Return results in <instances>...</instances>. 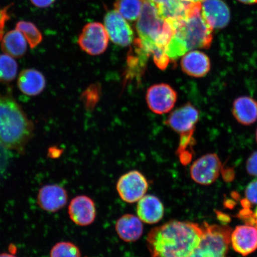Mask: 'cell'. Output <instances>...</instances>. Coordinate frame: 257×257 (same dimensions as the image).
Listing matches in <instances>:
<instances>
[{
    "instance_id": "5b68a950",
    "label": "cell",
    "mask_w": 257,
    "mask_h": 257,
    "mask_svg": "<svg viewBox=\"0 0 257 257\" xmlns=\"http://www.w3.org/2000/svg\"><path fill=\"white\" fill-rule=\"evenodd\" d=\"M199 245L188 257H229L232 229L227 226L204 223Z\"/></svg>"
},
{
    "instance_id": "f1b7e54d",
    "label": "cell",
    "mask_w": 257,
    "mask_h": 257,
    "mask_svg": "<svg viewBox=\"0 0 257 257\" xmlns=\"http://www.w3.org/2000/svg\"><path fill=\"white\" fill-rule=\"evenodd\" d=\"M6 149V148H5L1 143H0V160H1L5 159V153Z\"/></svg>"
},
{
    "instance_id": "44dd1931",
    "label": "cell",
    "mask_w": 257,
    "mask_h": 257,
    "mask_svg": "<svg viewBox=\"0 0 257 257\" xmlns=\"http://www.w3.org/2000/svg\"><path fill=\"white\" fill-rule=\"evenodd\" d=\"M2 49L7 55L19 59L27 53V41L23 34L16 29L5 35L2 40Z\"/></svg>"
},
{
    "instance_id": "d4e9b609",
    "label": "cell",
    "mask_w": 257,
    "mask_h": 257,
    "mask_svg": "<svg viewBox=\"0 0 257 257\" xmlns=\"http://www.w3.org/2000/svg\"><path fill=\"white\" fill-rule=\"evenodd\" d=\"M50 257H81L78 247L69 242L56 244L50 251Z\"/></svg>"
},
{
    "instance_id": "836d02e7",
    "label": "cell",
    "mask_w": 257,
    "mask_h": 257,
    "mask_svg": "<svg viewBox=\"0 0 257 257\" xmlns=\"http://www.w3.org/2000/svg\"><path fill=\"white\" fill-rule=\"evenodd\" d=\"M255 138H256V143H257V128H256V133H255Z\"/></svg>"
},
{
    "instance_id": "83f0119b",
    "label": "cell",
    "mask_w": 257,
    "mask_h": 257,
    "mask_svg": "<svg viewBox=\"0 0 257 257\" xmlns=\"http://www.w3.org/2000/svg\"><path fill=\"white\" fill-rule=\"evenodd\" d=\"M32 4L40 8H46L52 5L56 0H30Z\"/></svg>"
},
{
    "instance_id": "7c38bea8",
    "label": "cell",
    "mask_w": 257,
    "mask_h": 257,
    "mask_svg": "<svg viewBox=\"0 0 257 257\" xmlns=\"http://www.w3.org/2000/svg\"><path fill=\"white\" fill-rule=\"evenodd\" d=\"M202 17L212 29H222L229 24L230 13L222 0H205L201 5Z\"/></svg>"
},
{
    "instance_id": "4316f807",
    "label": "cell",
    "mask_w": 257,
    "mask_h": 257,
    "mask_svg": "<svg viewBox=\"0 0 257 257\" xmlns=\"http://www.w3.org/2000/svg\"><path fill=\"white\" fill-rule=\"evenodd\" d=\"M246 167L249 175L257 177V152H253L249 156Z\"/></svg>"
},
{
    "instance_id": "30bf717a",
    "label": "cell",
    "mask_w": 257,
    "mask_h": 257,
    "mask_svg": "<svg viewBox=\"0 0 257 257\" xmlns=\"http://www.w3.org/2000/svg\"><path fill=\"white\" fill-rule=\"evenodd\" d=\"M178 94L172 86L166 83H160L151 86L148 89L146 100L151 110L157 114L167 113L176 104Z\"/></svg>"
},
{
    "instance_id": "4dcf8cb0",
    "label": "cell",
    "mask_w": 257,
    "mask_h": 257,
    "mask_svg": "<svg viewBox=\"0 0 257 257\" xmlns=\"http://www.w3.org/2000/svg\"><path fill=\"white\" fill-rule=\"evenodd\" d=\"M253 223L256 224V227L257 228V208L256 209L255 212L253 216H252Z\"/></svg>"
},
{
    "instance_id": "8fae6325",
    "label": "cell",
    "mask_w": 257,
    "mask_h": 257,
    "mask_svg": "<svg viewBox=\"0 0 257 257\" xmlns=\"http://www.w3.org/2000/svg\"><path fill=\"white\" fill-rule=\"evenodd\" d=\"M104 26L112 43L126 47L134 41V32L124 18L115 10L108 12L104 18Z\"/></svg>"
},
{
    "instance_id": "4fadbf2b",
    "label": "cell",
    "mask_w": 257,
    "mask_h": 257,
    "mask_svg": "<svg viewBox=\"0 0 257 257\" xmlns=\"http://www.w3.org/2000/svg\"><path fill=\"white\" fill-rule=\"evenodd\" d=\"M68 195L66 189L59 185L43 186L38 192V204L44 211L55 213L67 204Z\"/></svg>"
},
{
    "instance_id": "ac0fdd59",
    "label": "cell",
    "mask_w": 257,
    "mask_h": 257,
    "mask_svg": "<svg viewBox=\"0 0 257 257\" xmlns=\"http://www.w3.org/2000/svg\"><path fill=\"white\" fill-rule=\"evenodd\" d=\"M18 86L24 94L37 96L46 88V80L43 74L36 69H25L19 74Z\"/></svg>"
},
{
    "instance_id": "cb8c5ba5",
    "label": "cell",
    "mask_w": 257,
    "mask_h": 257,
    "mask_svg": "<svg viewBox=\"0 0 257 257\" xmlns=\"http://www.w3.org/2000/svg\"><path fill=\"white\" fill-rule=\"evenodd\" d=\"M18 66L14 58L7 54L0 55V83H8L17 75Z\"/></svg>"
},
{
    "instance_id": "3957f363",
    "label": "cell",
    "mask_w": 257,
    "mask_h": 257,
    "mask_svg": "<svg viewBox=\"0 0 257 257\" xmlns=\"http://www.w3.org/2000/svg\"><path fill=\"white\" fill-rule=\"evenodd\" d=\"M34 124L11 94H0V143L19 153L34 136Z\"/></svg>"
},
{
    "instance_id": "7402d4cb",
    "label": "cell",
    "mask_w": 257,
    "mask_h": 257,
    "mask_svg": "<svg viewBox=\"0 0 257 257\" xmlns=\"http://www.w3.org/2000/svg\"><path fill=\"white\" fill-rule=\"evenodd\" d=\"M143 4L142 0H116L114 6L115 11L124 19L133 22L139 18Z\"/></svg>"
},
{
    "instance_id": "d6986e66",
    "label": "cell",
    "mask_w": 257,
    "mask_h": 257,
    "mask_svg": "<svg viewBox=\"0 0 257 257\" xmlns=\"http://www.w3.org/2000/svg\"><path fill=\"white\" fill-rule=\"evenodd\" d=\"M115 230L121 240L133 242L143 235L144 226L142 221L135 215L127 214L122 216L115 223Z\"/></svg>"
},
{
    "instance_id": "1f68e13d",
    "label": "cell",
    "mask_w": 257,
    "mask_h": 257,
    "mask_svg": "<svg viewBox=\"0 0 257 257\" xmlns=\"http://www.w3.org/2000/svg\"><path fill=\"white\" fill-rule=\"evenodd\" d=\"M0 257H16L14 255L11 254V253H0Z\"/></svg>"
},
{
    "instance_id": "f546056e",
    "label": "cell",
    "mask_w": 257,
    "mask_h": 257,
    "mask_svg": "<svg viewBox=\"0 0 257 257\" xmlns=\"http://www.w3.org/2000/svg\"><path fill=\"white\" fill-rule=\"evenodd\" d=\"M238 1L246 5H253L257 3V0H238Z\"/></svg>"
},
{
    "instance_id": "7a4b0ae2",
    "label": "cell",
    "mask_w": 257,
    "mask_h": 257,
    "mask_svg": "<svg viewBox=\"0 0 257 257\" xmlns=\"http://www.w3.org/2000/svg\"><path fill=\"white\" fill-rule=\"evenodd\" d=\"M201 5L197 3L187 17L173 26L174 34L166 48L170 60L178 59L196 48L210 47L213 29L202 17Z\"/></svg>"
},
{
    "instance_id": "9a60e30c",
    "label": "cell",
    "mask_w": 257,
    "mask_h": 257,
    "mask_svg": "<svg viewBox=\"0 0 257 257\" xmlns=\"http://www.w3.org/2000/svg\"><path fill=\"white\" fill-rule=\"evenodd\" d=\"M230 243L240 255H249L257 249V228L251 225L237 226L231 233Z\"/></svg>"
},
{
    "instance_id": "e0dca14e",
    "label": "cell",
    "mask_w": 257,
    "mask_h": 257,
    "mask_svg": "<svg viewBox=\"0 0 257 257\" xmlns=\"http://www.w3.org/2000/svg\"><path fill=\"white\" fill-rule=\"evenodd\" d=\"M138 217L147 224H156L162 219L165 208L160 199L156 196L147 195L138 201L137 206Z\"/></svg>"
},
{
    "instance_id": "5bb4252c",
    "label": "cell",
    "mask_w": 257,
    "mask_h": 257,
    "mask_svg": "<svg viewBox=\"0 0 257 257\" xmlns=\"http://www.w3.org/2000/svg\"><path fill=\"white\" fill-rule=\"evenodd\" d=\"M70 219L80 226H86L94 222L96 217L94 202L85 195L74 198L69 206Z\"/></svg>"
},
{
    "instance_id": "8992f818",
    "label": "cell",
    "mask_w": 257,
    "mask_h": 257,
    "mask_svg": "<svg viewBox=\"0 0 257 257\" xmlns=\"http://www.w3.org/2000/svg\"><path fill=\"white\" fill-rule=\"evenodd\" d=\"M200 118V112L190 102L173 111L167 124L181 136L179 149H187L191 146L192 136Z\"/></svg>"
},
{
    "instance_id": "9c48e42d",
    "label": "cell",
    "mask_w": 257,
    "mask_h": 257,
    "mask_svg": "<svg viewBox=\"0 0 257 257\" xmlns=\"http://www.w3.org/2000/svg\"><path fill=\"white\" fill-rule=\"evenodd\" d=\"M222 168L219 157L215 153L205 154L192 164L190 173L193 181L209 185L216 181Z\"/></svg>"
},
{
    "instance_id": "2e32d148",
    "label": "cell",
    "mask_w": 257,
    "mask_h": 257,
    "mask_svg": "<svg viewBox=\"0 0 257 257\" xmlns=\"http://www.w3.org/2000/svg\"><path fill=\"white\" fill-rule=\"evenodd\" d=\"M182 71L194 78L206 76L211 69V62L206 54L198 50L189 51L182 57Z\"/></svg>"
},
{
    "instance_id": "d6a6232c",
    "label": "cell",
    "mask_w": 257,
    "mask_h": 257,
    "mask_svg": "<svg viewBox=\"0 0 257 257\" xmlns=\"http://www.w3.org/2000/svg\"><path fill=\"white\" fill-rule=\"evenodd\" d=\"M184 1L191 3H201L205 0H184Z\"/></svg>"
},
{
    "instance_id": "277c9868",
    "label": "cell",
    "mask_w": 257,
    "mask_h": 257,
    "mask_svg": "<svg viewBox=\"0 0 257 257\" xmlns=\"http://www.w3.org/2000/svg\"><path fill=\"white\" fill-rule=\"evenodd\" d=\"M143 2L142 11L136 24L139 36L136 40L150 56L159 48L166 51L174 34V29L160 17L152 2L146 0Z\"/></svg>"
},
{
    "instance_id": "ba28073f",
    "label": "cell",
    "mask_w": 257,
    "mask_h": 257,
    "mask_svg": "<svg viewBox=\"0 0 257 257\" xmlns=\"http://www.w3.org/2000/svg\"><path fill=\"white\" fill-rule=\"evenodd\" d=\"M116 188L122 200L127 203H134L146 195L149 183L142 173L133 170L120 177Z\"/></svg>"
},
{
    "instance_id": "6da1fadb",
    "label": "cell",
    "mask_w": 257,
    "mask_h": 257,
    "mask_svg": "<svg viewBox=\"0 0 257 257\" xmlns=\"http://www.w3.org/2000/svg\"><path fill=\"white\" fill-rule=\"evenodd\" d=\"M202 233L198 224L171 220L150 231L148 249L152 257H188L199 245Z\"/></svg>"
},
{
    "instance_id": "ffe728a7",
    "label": "cell",
    "mask_w": 257,
    "mask_h": 257,
    "mask_svg": "<svg viewBox=\"0 0 257 257\" xmlns=\"http://www.w3.org/2000/svg\"><path fill=\"white\" fill-rule=\"evenodd\" d=\"M233 115L238 123L249 126L257 121V101L248 96H242L234 101Z\"/></svg>"
},
{
    "instance_id": "603a6c76",
    "label": "cell",
    "mask_w": 257,
    "mask_h": 257,
    "mask_svg": "<svg viewBox=\"0 0 257 257\" xmlns=\"http://www.w3.org/2000/svg\"><path fill=\"white\" fill-rule=\"evenodd\" d=\"M16 29L23 34L31 49L37 47L43 40V35L39 29L32 22L19 21L16 24Z\"/></svg>"
},
{
    "instance_id": "484cf974",
    "label": "cell",
    "mask_w": 257,
    "mask_h": 257,
    "mask_svg": "<svg viewBox=\"0 0 257 257\" xmlns=\"http://www.w3.org/2000/svg\"><path fill=\"white\" fill-rule=\"evenodd\" d=\"M246 200L250 204H257V180L250 182L245 190Z\"/></svg>"
},
{
    "instance_id": "52a82bcc",
    "label": "cell",
    "mask_w": 257,
    "mask_h": 257,
    "mask_svg": "<svg viewBox=\"0 0 257 257\" xmlns=\"http://www.w3.org/2000/svg\"><path fill=\"white\" fill-rule=\"evenodd\" d=\"M108 37L104 26L94 22L83 28L79 37L78 44L81 49L90 55H100L107 49Z\"/></svg>"
}]
</instances>
